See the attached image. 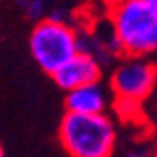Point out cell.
<instances>
[{"instance_id":"9c48e42d","label":"cell","mask_w":157,"mask_h":157,"mask_svg":"<svg viewBox=\"0 0 157 157\" xmlns=\"http://www.w3.org/2000/svg\"><path fill=\"white\" fill-rule=\"evenodd\" d=\"M0 157H6V153H4V150H2V146H0Z\"/></svg>"},{"instance_id":"8992f818","label":"cell","mask_w":157,"mask_h":157,"mask_svg":"<svg viewBox=\"0 0 157 157\" xmlns=\"http://www.w3.org/2000/svg\"><path fill=\"white\" fill-rule=\"evenodd\" d=\"M107 92L99 82L82 84L66 92V110L77 114H105Z\"/></svg>"},{"instance_id":"ba28073f","label":"cell","mask_w":157,"mask_h":157,"mask_svg":"<svg viewBox=\"0 0 157 157\" xmlns=\"http://www.w3.org/2000/svg\"><path fill=\"white\" fill-rule=\"evenodd\" d=\"M120 2H122V0H101V4H103V6H107L109 10H112L114 6H118Z\"/></svg>"},{"instance_id":"7a4b0ae2","label":"cell","mask_w":157,"mask_h":157,"mask_svg":"<svg viewBox=\"0 0 157 157\" xmlns=\"http://www.w3.org/2000/svg\"><path fill=\"white\" fill-rule=\"evenodd\" d=\"M58 139L71 157H112L116 127L107 114H77L66 110Z\"/></svg>"},{"instance_id":"30bf717a","label":"cell","mask_w":157,"mask_h":157,"mask_svg":"<svg viewBox=\"0 0 157 157\" xmlns=\"http://www.w3.org/2000/svg\"><path fill=\"white\" fill-rule=\"evenodd\" d=\"M151 157H157V150H155V153H153V155H151Z\"/></svg>"},{"instance_id":"6da1fadb","label":"cell","mask_w":157,"mask_h":157,"mask_svg":"<svg viewBox=\"0 0 157 157\" xmlns=\"http://www.w3.org/2000/svg\"><path fill=\"white\" fill-rule=\"evenodd\" d=\"M122 56H148L157 51V6L151 0H122L109 10Z\"/></svg>"},{"instance_id":"3957f363","label":"cell","mask_w":157,"mask_h":157,"mask_svg":"<svg viewBox=\"0 0 157 157\" xmlns=\"http://www.w3.org/2000/svg\"><path fill=\"white\" fill-rule=\"evenodd\" d=\"M34 62L49 75H54L81 51V37L60 15L39 19L28 39Z\"/></svg>"},{"instance_id":"52a82bcc","label":"cell","mask_w":157,"mask_h":157,"mask_svg":"<svg viewBox=\"0 0 157 157\" xmlns=\"http://www.w3.org/2000/svg\"><path fill=\"white\" fill-rule=\"evenodd\" d=\"M114 109L124 120H135L136 114H140V103L129 101V99H116Z\"/></svg>"},{"instance_id":"277c9868","label":"cell","mask_w":157,"mask_h":157,"mask_svg":"<svg viewBox=\"0 0 157 157\" xmlns=\"http://www.w3.org/2000/svg\"><path fill=\"white\" fill-rule=\"evenodd\" d=\"M157 84V66L146 56H124L110 77V88L116 99L142 103Z\"/></svg>"},{"instance_id":"5b68a950","label":"cell","mask_w":157,"mask_h":157,"mask_svg":"<svg viewBox=\"0 0 157 157\" xmlns=\"http://www.w3.org/2000/svg\"><path fill=\"white\" fill-rule=\"evenodd\" d=\"M52 77V81L62 88L64 92H69L73 88H78L82 84L99 82L101 78V62L97 56L90 51L81 49L69 62H66Z\"/></svg>"},{"instance_id":"8fae6325","label":"cell","mask_w":157,"mask_h":157,"mask_svg":"<svg viewBox=\"0 0 157 157\" xmlns=\"http://www.w3.org/2000/svg\"><path fill=\"white\" fill-rule=\"evenodd\" d=\"M151 2H153V4H155V6H157V0H151Z\"/></svg>"}]
</instances>
